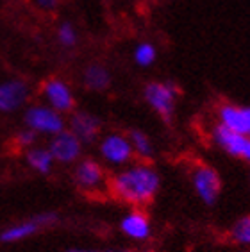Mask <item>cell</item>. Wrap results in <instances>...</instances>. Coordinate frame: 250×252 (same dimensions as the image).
<instances>
[{
  "instance_id": "1",
  "label": "cell",
  "mask_w": 250,
  "mask_h": 252,
  "mask_svg": "<svg viewBox=\"0 0 250 252\" xmlns=\"http://www.w3.org/2000/svg\"><path fill=\"white\" fill-rule=\"evenodd\" d=\"M161 189V175L149 161H132L107 179V191L129 208H147Z\"/></svg>"
},
{
  "instance_id": "2",
  "label": "cell",
  "mask_w": 250,
  "mask_h": 252,
  "mask_svg": "<svg viewBox=\"0 0 250 252\" xmlns=\"http://www.w3.org/2000/svg\"><path fill=\"white\" fill-rule=\"evenodd\" d=\"M143 100L164 124L170 126L175 118L179 88L170 81H150L143 88Z\"/></svg>"
},
{
  "instance_id": "3",
  "label": "cell",
  "mask_w": 250,
  "mask_h": 252,
  "mask_svg": "<svg viewBox=\"0 0 250 252\" xmlns=\"http://www.w3.org/2000/svg\"><path fill=\"white\" fill-rule=\"evenodd\" d=\"M24 126L38 136H54L66 129V117L47 104H31L24 111Z\"/></svg>"
},
{
  "instance_id": "4",
  "label": "cell",
  "mask_w": 250,
  "mask_h": 252,
  "mask_svg": "<svg viewBox=\"0 0 250 252\" xmlns=\"http://www.w3.org/2000/svg\"><path fill=\"white\" fill-rule=\"evenodd\" d=\"M58 222H59V215L56 213V211H43V213L34 215L31 219L20 220V222L7 225V227L0 233V242L2 243L24 242V240H29V238L36 236L39 231L56 225Z\"/></svg>"
},
{
  "instance_id": "5",
  "label": "cell",
  "mask_w": 250,
  "mask_h": 252,
  "mask_svg": "<svg viewBox=\"0 0 250 252\" xmlns=\"http://www.w3.org/2000/svg\"><path fill=\"white\" fill-rule=\"evenodd\" d=\"M107 174L100 161L93 158H84L75 163L73 168V183L86 195H98L107 191Z\"/></svg>"
},
{
  "instance_id": "6",
  "label": "cell",
  "mask_w": 250,
  "mask_h": 252,
  "mask_svg": "<svg viewBox=\"0 0 250 252\" xmlns=\"http://www.w3.org/2000/svg\"><path fill=\"white\" fill-rule=\"evenodd\" d=\"M43 104L52 107L54 111L61 113V115H70L72 111L77 109V100H75V93L72 86L68 84L62 77H48L41 83L39 88Z\"/></svg>"
},
{
  "instance_id": "7",
  "label": "cell",
  "mask_w": 250,
  "mask_h": 252,
  "mask_svg": "<svg viewBox=\"0 0 250 252\" xmlns=\"http://www.w3.org/2000/svg\"><path fill=\"white\" fill-rule=\"evenodd\" d=\"M98 154L109 166L122 168L136 159L130 141L124 132H107L98 138Z\"/></svg>"
},
{
  "instance_id": "8",
  "label": "cell",
  "mask_w": 250,
  "mask_h": 252,
  "mask_svg": "<svg viewBox=\"0 0 250 252\" xmlns=\"http://www.w3.org/2000/svg\"><path fill=\"white\" fill-rule=\"evenodd\" d=\"M191 186L204 206H215L221 195V175L211 165H197L191 170Z\"/></svg>"
},
{
  "instance_id": "9",
  "label": "cell",
  "mask_w": 250,
  "mask_h": 252,
  "mask_svg": "<svg viewBox=\"0 0 250 252\" xmlns=\"http://www.w3.org/2000/svg\"><path fill=\"white\" fill-rule=\"evenodd\" d=\"M211 141L218 149L225 152L227 156H231L234 159L240 161H250V136L241 134V132H234L227 127L215 124L211 127Z\"/></svg>"
},
{
  "instance_id": "10",
  "label": "cell",
  "mask_w": 250,
  "mask_h": 252,
  "mask_svg": "<svg viewBox=\"0 0 250 252\" xmlns=\"http://www.w3.org/2000/svg\"><path fill=\"white\" fill-rule=\"evenodd\" d=\"M48 152L52 156L56 165H75L82 158L84 145L77 140V136H73L68 129H62L58 134L50 136V141L47 145Z\"/></svg>"
},
{
  "instance_id": "11",
  "label": "cell",
  "mask_w": 250,
  "mask_h": 252,
  "mask_svg": "<svg viewBox=\"0 0 250 252\" xmlns=\"http://www.w3.org/2000/svg\"><path fill=\"white\" fill-rule=\"evenodd\" d=\"M31 100V86L27 81L18 77L0 81V113L13 115L27 107Z\"/></svg>"
},
{
  "instance_id": "12",
  "label": "cell",
  "mask_w": 250,
  "mask_h": 252,
  "mask_svg": "<svg viewBox=\"0 0 250 252\" xmlns=\"http://www.w3.org/2000/svg\"><path fill=\"white\" fill-rule=\"evenodd\" d=\"M66 129L73 136H77L82 145H88V143L98 141V138L102 136V122L93 113L75 109L68 115Z\"/></svg>"
},
{
  "instance_id": "13",
  "label": "cell",
  "mask_w": 250,
  "mask_h": 252,
  "mask_svg": "<svg viewBox=\"0 0 250 252\" xmlns=\"http://www.w3.org/2000/svg\"><path fill=\"white\" fill-rule=\"evenodd\" d=\"M122 234L132 242H147L152 236V220L145 208H130L120 220Z\"/></svg>"
},
{
  "instance_id": "14",
  "label": "cell",
  "mask_w": 250,
  "mask_h": 252,
  "mask_svg": "<svg viewBox=\"0 0 250 252\" xmlns=\"http://www.w3.org/2000/svg\"><path fill=\"white\" fill-rule=\"evenodd\" d=\"M217 124L234 132L250 136V107L232 102H221L217 107Z\"/></svg>"
},
{
  "instance_id": "15",
  "label": "cell",
  "mask_w": 250,
  "mask_h": 252,
  "mask_svg": "<svg viewBox=\"0 0 250 252\" xmlns=\"http://www.w3.org/2000/svg\"><path fill=\"white\" fill-rule=\"evenodd\" d=\"M81 81L82 86L86 88L88 92L102 93L111 86L113 75H111L109 68L104 63H90L82 70Z\"/></svg>"
},
{
  "instance_id": "16",
  "label": "cell",
  "mask_w": 250,
  "mask_h": 252,
  "mask_svg": "<svg viewBox=\"0 0 250 252\" xmlns=\"http://www.w3.org/2000/svg\"><path fill=\"white\" fill-rule=\"evenodd\" d=\"M24 159H25V163H27V166L39 175L52 174L54 166H56V163H54L52 156H50L47 147H39V145L31 147V149L24 151Z\"/></svg>"
},
{
  "instance_id": "17",
  "label": "cell",
  "mask_w": 250,
  "mask_h": 252,
  "mask_svg": "<svg viewBox=\"0 0 250 252\" xmlns=\"http://www.w3.org/2000/svg\"><path fill=\"white\" fill-rule=\"evenodd\" d=\"M127 138L130 141L134 158L138 161H150V158L154 156V143L150 140V136L141 129H130L127 132Z\"/></svg>"
},
{
  "instance_id": "18",
  "label": "cell",
  "mask_w": 250,
  "mask_h": 252,
  "mask_svg": "<svg viewBox=\"0 0 250 252\" xmlns=\"http://www.w3.org/2000/svg\"><path fill=\"white\" fill-rule=\"evenodd\" d=\"M132 59H134V63L141 68H149L156 63V59H157V49H156L154 43H150V41H141L134 47L132 50Z\"/></svg>"
},
{
  "instance_id": "19",
  "label": "cell",
  "mask_w": 250,
  "mask_h": 252,
  "mask_svg": "<svg viewBox=\"0 0 250 252\" xmlns=\"http://www.w3.org/2000/svg\"><path fill=\"white\" fill-rule=\"evenodd\" d=\"M229 238L231 242L236 245H241V247H247L250 243V217H240L229 229Z\"/></svg>"
},
{
  "instance_id": "20",
  "label": "cell",
  "mask_w": 250,
  "mask_h": 252,
  "mask_svg": "<svg viewBox=\"0 0 250 252\" xmlns=\"http://www.w3.org/2000/svg\"><path fill=\"white\" fill-rule=\"evenodd\" d=\"M56 38H58V43L62 49H73L79 43V32L70 22H61L58 25Z\"/></svg>"
},
{
  "instance_id": "21",
  "label": "cell",
  "mask_w": 250,
  "mask_h": 252,
  "mask_svg": "<svg viewBox=\"0 0 250 252\" xmlns=\"http://www.w3.org/2000/svg\"><path fill=\"white\" fill-rule=\"evenodd\" d=\"M38 138L39 136L36 134V132H32L31 129L24 127V129H20V131L13 136V143H15V147L16 149H20V151H27V149H31V147L36 145Z\"/></svg>"
},
{
  "instance_id": "22",
  "label": "cell",
  "mask_w": 250,
  "mask_h": 252,
  "mask_svg": "<svg viewBox=\"0 0 250 252\" xmlns=\"http://www.w3.org/2000/svg\"><path fill=\"white\" fill-rule=\"evenodd\" d=\"M34 4L45 13H52L59 7V0H34Z\"/></svg>"
},
{
  "instance_id": "23",
  "label": "cell",
  "mask_w": 250,
  "mask_h": 252,
  "mask_svg": "<svg viewBox=\"0 0 250 252\" xmlns=\"http://www.w3.org/2000/svg\"><path fill=\"white\" fill-rule=\"evenodd\" d=\"M66 252H118V251H88V249H70Z\"/></svg>"
},
{
  "instance_id": "24",
  "label": "cell",
  "mask_w": 250,
  "mask_h": 252,
  "mask_svg": "<svg viewBox=\"0 0 250 252\" xmlns=\"http://www.w3.org/2000/svg\"><path fill=\"white\" fill-rule=\"evenodd\" d=\"M130 252H156V251H150V249H143V251H130Z\"/></svg>"
}]
</instances>
